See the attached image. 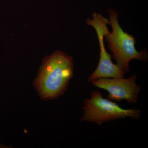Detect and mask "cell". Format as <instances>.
<instances>
[{
	"label": "cell",
	"instance_id": "obj_1",
	"mask_svg": "<svg viewBox=\"0 0 148 148\" xmlns=\"http://www.w3.org/2000/svg\"><path fill=\"white\" fill-rule=\"evenodd\" d=\"M71 56L57 51L48 57L37 79L38 88L45 98H53L64 92L73 72Z\"/></svg>",
	"mask_w": 148,
	"mask_h": 148
},
{
	"label": "cell",
	"instance_id": "obj_2",
	"mask_svg": "<svg viewBox=\"0 0 148 148\" xmlns=\"http://www.w3.org/2000/svg\"><path fill=\"white\" fill-rule=\"evenodd\" d=\"M109 24L112 32L108 30L105 33L106 40L109 49L113 53V57L117 64L125 72L130 71L129 64L132 59L147 61L148 54L146 50L138 51L135 47L136 40L133 36L125 32L120 26L118 14L113 10L108 11Z\"/></svg>",
	"mask_w": 148,
	"mask_h": 148
},
{
	"label": "cell",
	"instance_id": "obj_3",
	"mask_svg": "<svg viewBox=\"0 0 148 148\" xmlns=\"http://www.w3.org/2000/svg\"><path fill=\"white\" fill-rule=\"evenodd\" d=\"M83 105L81 120L98 125L119 119H137L141 116L140 110L123 108L113 101L103 98L98 90L92 91L90 98L83 101Z\"/></svg>",
	"mask_w": 148,
	"mask_h": 148
},
{
	"label": "cell",
	"instance_id": "obj_4",
	"mask_svg": "<svg viewBox=\"0 0 148 148\" xmlns=\"http://www.w3.org/2000/svg\"><path fill=\"white\" fill-rule=\"evenodd\" d=\"M135 75L127 79L101 78L91 82L95 87L108 91L107 98L112 101L125 100L130 104L137 103L142 86L136 83Z\"/></svg>",
	"mask_w": 148,
	"mask_h": 148
}]
</instances>
